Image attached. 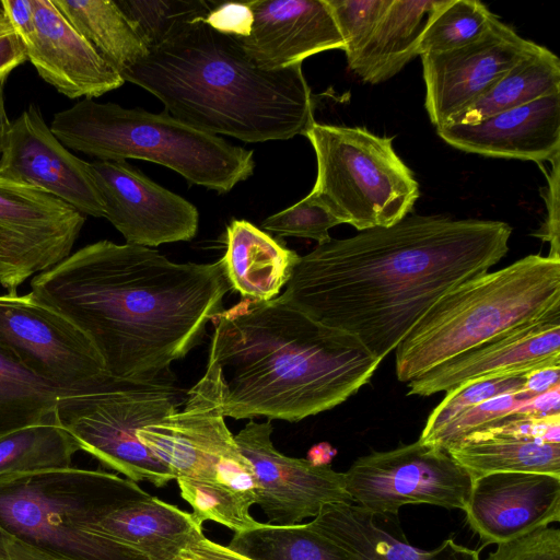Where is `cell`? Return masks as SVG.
<instances>
[{
  "label": "cell",
  "mask_w": 560,
  "mask_h": 560,
  "mask_svg": "<svg viewBox=\"0 0 560 560\" xmlns=\"http://www.w3.org/2000/svg\"><path fill=\"white\" fill-rule=\"evenodd\" d=\"M174 560H254L241 552L215 542L198 530Z\"/></svg>",
  "instance_id": "cell-43"
},
{
  "label": "cell",
  "mask_w": 560,
  "mask_h": 560,
  "mask_svg": "<svg viewBox=\"0 0 560 560\" xmlns=\"http://www.w3.org/2000/svg\"><path fill=\"white\" fill-rule=\"evenodd\" d=\"M85 215L46 191L0 176V285L8 293L66 259Z\"/></svg>",
  "instance_id": "cell-13"
},
{
  "label": "cell",
  "mask_w": 560,
  "mask_h": 560,
  "mask_svg": "<svg viewBox=\"0 0 560 560\" xmlns=\"http://www.w3.org/2000/svg\"><path fill=\"white\" fill-rule=\"evenodd\" d=\"M436 132L446 143L467 153L541 165L560 153V93L475 125L446 124L438 127Z\"/></svg>",
  "instance_id": "cell-22"
},
{
  "label": "cell",
  "mask_w": 560,
  "mask_h": 560,
  "mask_svg": "<svg viewBox=\"0 0 560 560\" xmlns=\"http://www.w3.org/2000/svg\"><path fill=\"white\" fill-rule=\"evenodd\" d=\"M560 93V59L538 47L447 124L475 125L498 113ZM446 125V124H445Z\"/></svg>",
  "instance_id": "cell-29"
},
{
  "label": "cell",
  "mask_w": 560,
  "mask_h": 560,
  "mask_svg": "<svg viewBox=\"0 0 560 560\" xmlns=\"http://www.w3.org/2000/svg\"><path fill=\"white\" fill-rule=\"evenodd\" d=\"M35 30L22 43L26 60L62 95L94 98L124 84L51 0H32Z\"/></svg>",
  "instance_id": "cell-20"
},
{
  "label": "cell",
  "mask_w": 560,
  "mask_h": 560,
  "mask_svg": "<svg viewBox=\"0 0 560 560\" xmlns=\"http://www.w3.org/2000/svg\"><path fill=\"white\" fill-rule=\"evenodd\" d=\"M180 407L138 429V440L175 479L211 482L256 500L253 468L225 423L219 365L210 355L203 376L188 390Z\"/></svg>",
  "instance_id": "cell-10"
},
{
  "label": "cell",
  "mask_w": 560,
  "mask_h": 560,
  "mask_svg": "<svg viewBox=\"0 0 560 560\" xmlns=\"http://www.w3.org/2000/svg\"><path fill=\"white\" fill-rule=\"evenodd\" d=\"M525 374L487 377L464 383L446 392L443 400L429 415L420 440L427 441L460 412L486 400L522 390Z\"/></svg>",
  "instance_id": "cell-36"
},
{
  "label": "cell",
  "mask_w": 560,
  "mask_h": 560,
  "mask_svg": "<svg viewBox=\"0 0 560 560\" xmlns=\"http://www.w3.org/2000/svg\"><path fill=\"white\" fill-rule=\"evenodd\" d=\"M95 51L121 74L148 54L114 0H51Z\"/></svg>",
  "instance_id": "cell-28"
},
{
  "label": "cell",
  "mask_w": 560,
  "mask_h": 560,
  "mask_svg": "<svg viewBox=\"0 0 560 560\" xmlns=\"http://www.w3.org/2000/svg\"><path fill=\"white\" fill-rule=\"evenodd\" d=\"M343 474L352 502L383 517L416 503L464 510L474 480L447 451L420 439L361 456Z\"/></svg>",
  "instance_id": "cell-12"
},
{
  "label": "cell",
  "mask_w": 560,
  "mask_h": 560,
  "mask_svg": "<svg viewBox=\"0 0 560 560\" xmlns=\"http://www.w3.org/2000/svg\"><path fill=\"white\" fill-rule=\"evenodd\" d=\"M50 130L68 149L100 161L144 160L189 184L229 192L254 172L253 151L194 128L167 112L155 114L83 98L55 114Z\"/></svg>",
  "instance_id": "cell-7"
},
{
  "label": "cell",
  "mask_w": 560,
  "mask_h": 560,
  "mask_svg": "<svg viewBox=\"0 0 560 560\" xmlns=\"http://www.w3.org/2000/svg\"><path fill=\"white\" fill-rule=\"evenodd\" d=\"M0 176L37 187L83 215L104 218V203L86 162L66 148L37 104L11 121Z\"/></svg>",
  "instance_id": "cell-17"
},
{
  "label": "cell",
  "mask_w": 560,
  "mask_h": 560,
  "mask_svg": "<svg viewBox=\"0 0 560 560\" xmlns=\"http://www.w3.org/2000/svg\"><path fill=\"white\" fill-rule=\"evenodd\" d=\"M19 38L11 26L8 18L0 7V47L9 44L10 42Z\"/></svg>",
  "instance_id": "cell-50"
},
{
  "label": "cell",
  "mask_w": 560,
  "mask_h": 560,
  "mask_svg": "<svg viewBox=\"0 0 560 560\" xmlns=\"http://www.w3.org/2000/svg\"><path fill=\"white\" fill-rule=\"evenodd\" d=\"M202 22L224 35L244 38L252 32L254 16L246 1L220 2Z\"/></svg>",
  "instance_id": "cell-42"
},
{
  "label": "cell",
  "mask_w": 560,
  "mask_h": 560,
  "mask_svg": "<svg viewBox=\"0 0 560 560\" xmlns=\"http://www.w3.org/2000/svg\"><path fill=\"white\" fill-rule=\"evenodd\" d=\"M514 413L544 419L560 416V385L536 395L520 407Z\"/></svg>",
  "instance_id": "cell-45"
},
{
  "label": "cell",
  "mask_w": 560,
  "mask_h": 560,
  "mask_svg": "<svg viewBox=\"0 0 560 560\" xmlns=\"http://www.w3.org/2000/svg\"><path fill=\"white\" fill-rule=\"evenodd\" d=\"M62 395L0 347V438L26 425L55 421L56 404Z\"/></svg>",
  "instance_id": "cell-32"
},
{
  "label": "cell",
  "mask_w": 560,
  "mask_h": 560,
  "mask_svg": "<svg viewBox=\"0 0 560 560\" xmlns=\"http://www.w3.org/2000/svg\"><path fill=\"white\" fill-rule=\"evenodd\" d=\"M304 136L317 161L311 194L341 223L360 232L390 226L411 212L419 184L394 150L393 138L316 121Z\"/></svg>",
  "instance_id": "cell-8"
},
{
  "label": "cell",
  "mask_w": 560,
  "mask_h": 560,
  "mask_svg": "<svg viewBox=\"0 0 560 560\" xmlns=\"http://www.w3.org/2000/svg\"><path fill=\"white\" fill-rule=\"evenodd\" d=\"M495 16L477 0H444L423 32L419 55L463 47L477 39Z\"/></svg>",
  "instance_id": "cell-34"
},
{
  "label": "cell",
  "mask_w": 560,
  "mask_h": 560,
  "mask_svg": "<svg viewBox=\"0 0 560 560\" xmlns=\"http://www.w3.org/2000/svg\"><path fill=\"white\" fill-rule=\"evenodd\" d=\"M560 305V259L525 256L442 295L395 349L398 381L432 368Z\"/></svg>",
  "instance_id": "cell-5"
},
{
  "label": "cell",
  "mask_w": 560,
  "mask_h": 560,
  "mask_svg": "<svg viewBox=\"0 0 560 560\" xmlns=\"http://www.w3.org/2000/svg\"><path fill=\"white\" fill-rule=\"evenodd\" d=\"M551 162V170L547 176V187L544 199L546 201L547 217L541 226L533 233L535 237L550 244L548 257L560 259V215H559V191H560V153L555 155Z\"/></svg>",
  "instance_id": "cell-41"
},
{
  "label": "cell",
  "mask_w": 560,
  "mask_h": 560,
  "mask_svg": "<svg viewBox=\"0 0 560 560\" xmlns=\"http://www.w3.org/2000/svg\"><path fill=\"white\" fill-rule=\"evenodd\" d=\"M32 292L79 327L117 380H167L202 339L232 287L223 261L168 260L150 247L98 241L35 276Z\"/></svg>",
  "instance_id": "cell-2"
},
{
  "label": "cell",
  "mask_w": 560,
  "mask_h": 560,
  "mask_svg": "<svg viewBox=\"0 0 560 560\" xmlns=\"http://www.w3.org/2000/svg\"><path fill=\"white\" fill-rule=\"evenodd\" d=\"M150 494L103 470L66 468L0 478V532L49 560H149L95 528Z\"/></svg>",
  "instance_id": "cell-6"
},
{
  "label": "cell",
  "mask_w": 560,
  "mask_h": 560,
  "mask_svg": "<svg viewBox=\"0 0 560 560\" xmlns=\"http://www.w3.org/2000/svg\"><path fill=\"white\" fill-rule=\"evenodd\" d=\"M341 222L311 192L261 222V228L279 236L312 238L318 244L328 242L329 230Z\"/></svg>",
  "instance_id": "cell-38"
},
{
  "label": "cell",
  "mask_w": 560,
  "mask_h": 560,
  "mask_svg": "<svg viewBox=\"0 0 560 560\" xmlns=\"http://www.w3.org/2000/svg\"><path fill=\"white\" fill-rule=\"evenodd\" d=\"M170 378H112L93 390L58 398L55 421L79 443L80 450L128 479L163 487L175 479L137 438L138 429L156 423L183 402Z\"/></svg>",
  "instance_id": "cell-9"
},
{
  "label": "cell",
  "mask_w": 560,
  "mask_h": 560,
  "mask_svg": "<svg viewBox=\"0 0 560 560\" xmlns=\"http://www.w3.org/2000/svg\"><path fill=\"white\" fill-rule=\"evenodd\" d=\"M359 505H325L307 525L340 546L350 560H480L479 552L447 538L432 549H418L394 537Z\"/></svg>",
  "instance_id": "cell-23"
},
{
  "label": "cell",
  "mask_w": 560,
  "mask_h": 560,
  "mask_svg": "<svg viewBox=\"0 0 560 560\" xmlns=\"http://www.w3.org/2000/svg\"><path fill=\"white\" fill-rule=\"evenodd\" d=\"M538 44L523 38L495 16L467 45L421 55L425 84L424 107L438 128L477 102Z\"/></svg>",
  "instance_id": "cell-15"
},
{
  "label": "cell",
  "mask_w": 560,
  "mask_h": 560,
  "mask_svg": "<svg viewBox=\"0 0 560 560\" xmlns=\"http://www.w3.org/2000/svg\"><path fill=\"white\" fill-rule=\"evenodd\" d=\"M221 258L232 290L243 299L269 301L290 280L300 255L246 220L226 226Z\"/></svg>",
  "instance_id": "cell-24"
},
{
  "label": "cell",
  "mask_w": 560,
  "mask_h": 560,
  "mask_svg": "<svg viewBox=\"0 0 560 560\" xmlns=\"http://www.w3.org/2000/svg\"><path fill=\"white\" fill-rule=\"evenodd\" d=\"M148 50L171 39L186 25L203 21L220 3L214 0H116Z\"/></svg>",
  "instance_id": "cell-33"
},
{
  "label": "cell",
  "mask_w": 560,
  "mask_h": 560,
  "mask_svg": "<svg viewBox=\"0 0 560 560\" xmlns=\"http://www.w3.org/2000/svg\"><path fill=\"white\" fill-rule=\"evenodd\" d=\"M95 528L149 560H174L202 525L191 513L149 495L110 512Z\"/></svg>",
  "instance_id": "cell-25"
},
{
  "label": "cell",
  "mask_w": 560,
  "mask_h": 560,
  "mask_svg": "<svg viewBox=\"0 0 560 560\" xmlns=\"http://www.w3.org/2000/svg\"><path fill=\"white\" fill-rule=\"evenodd\" d=\"M511 234L497 220L407 215L318 244L277 298L382 361L442 295L497 265Z\"/></svg>",
  "instance_id": "cell-1"
},
{
  "label": "cell",
  "mask_w": 560,
  "mask_h": 560,
  "mask_svg": "<svg viewBox=\"0 0 560 560\" xmlns=\"http://www.w3.org/2000/svg\"><path fill=\"white\" fill-rule=\"evenodd\" d=\"M341 34L348 66L357 58L392 0H326Z\"/></svg>",
  "instance_id": "cell-39"
},
{
  "label": "cell",
  "mask_w": 560,
  "mask_h": 560,
  "mask_svg": "<svg viewBox=\"0 0 560 560\" xmlns=\"http://www.w3.org/2000/svg\"><path fill=\"white\" fill-rule=\"evenodd\" d=\"M533 397L530 394L520 390L486 400L460 412L423 442L432 443L447 451L467 436L492 427Z\"/></svg>",
  "instance_id": "cell-37"
},
{
  "label": "cell",
  "mask_w": 560,
  "mask_h": 560,
  "mask_svg": "<svg viewBox=\"0 0 560 560\" xmlns=\"http://www.w3.org/2000/svg\"><path fill=\"white\" fill-rule=\"evenodd\" d=\"M182 498L192 509V516L202 525L213 521L235 534L255 529L261 525L249 513L256 500L231 488L188 478H176Z\"/></svg>",
  "instance_id": "cell-35"
},
{
  "label": "cell",
  "mask_w": 560,
  "mask_h": 560,
  "mask_svg": "<svg viewBox=\"0 0 560 560\" xmlns=\"http://www.w3.org/2000/svg\"><path fill=\"white\" fill-rule=\"evenodd\" d=\"M463 511L485 544L524 537L560 521V476L501 471L475 477Z\"/></svg>",
  "instance_id": "cell-19"
},
{
  "label": "cell",
  "mask_w": 560,
  "mask_h": 560,
  "mask_svg": "<svg viewBox=\"0 0 560 560\" xmlns=\"http://www.w3.org/2000/svg\"><path fill=\"white\" fill-rule=\"evenodd\" d=\"M335 454L336 451L329 444L322 443L310 450L307 460L314 465H329Z\"/></svg>",
  "instance_id": "cell-49"
},
{
  "label": "cell",
  "mask_w": 560,
  "mask_h": 560,
  "mask_svg": "<svg viewBox=\"0 0 560 560\" xmlns=\"http://www.w3.org/2000/svg\"><path fill=\"white\" fill-rule=\"evenodd\" d=\"M269 421L249 422L234 435L242 454L252 465L256 482V504L270 523L299 524L315 517L332 503L351 504L345 474L329 465H314L304 458L289 457L272 444Z\"/></svg>",
  "instance_id": "cell-14"
},
{
  "label": "cell",
  "mask_w": 560,
  "mask_h": 560,
  "mask_svg": "<svg viewBox=\"0 0 560 560\" xmlns=\"http://www.w3.org/2000/svg\"><path fill=\"white\" fill-rule=\"evenodd\" d=\"M471 476L501 471L560 476V444L480 431L447 450Z\"/></svg>",
  "instance_id": "cell-27"
},
{
  "label": "cell",
  "mask_w": 560,
  "mask_h": 560,
  "mask_svg": "<svg viewBox=\"0 0 560 560\" xmlns=\"http://www.w3.org/2000/svg\"><path fill=\"white\" fill-rule=\"evenodd\" d=\"M90 170L104 203V218L127 243L154 247L195 237L199 213L185 198L127 161L95 160Z\"/></svg>",
  "instance_id": "cell-16"
},
{
  "label": "cell",
  "mask_w": 560,
  "mask_h": 560,
  "mask_svg": "<svg viewBox=\"0 0 560 560\" xmlns=\"http://www.w3.org/2000/svg\"><path fill=\"white\" fill-rule=\"evenodd\" d=\"M0 347L66 395L96 389L113 378L86 335L33 292L0 294Z\"/></svg>",
  "instance_id": "cell-11"
},
{
  "label": "cell",
  "mask_w": 560,
  "mask_h": 560,
  "mask_svg": "<svg viewBox=\"0 0 560 560\" xmlns=\"http://www.w3.org/2000/svg\"><path fill=\"white\" fill-rule=\"evenodd\" d=\"M79 443L55 421L35 423L0 438V478L72 467Z\"/></svg>",
  "instance_id": "cell-30"
},
{
  "label": "cell",
  "mask_w": 560,
  "mask_h": 560,
  "mask_svg": "<svg viewBox=\"0 0 560 560\" xmlns=\"http://www.w3.org/2000/svg\"><path fill=\"white\" fill-rule=\"evenodd\" d=\"M254 16L247 37L235 38L264 69L302 65L307 57L345 48L326 0H247Z\"/></svg>",
  "instance_id": "cell-21"
},
{
  "label": "cell",
  "mask_w": 560,
  "mask_h": 560,
  "mask_svg": "<svg viewBox=\"0 0 560 560\" xmlns=\"http://www.w3.org/2000/svg\"><path fill=\"white\" fill-rule=\"evenodd\" d=\"M9 78V74L0 75V155L7 143L9 136L11 121L8 118L5 106H4V85Z\"/></svg>",
  "instance_id": "cell-48"
},
{
  "label": "cell",
  "mask_w": 560,
  "mask_h": 560,
  "mask_svg": "<svg viewBox=\"0 0 560 560\" xmlns=\"http://www.w3.org/2000/svg\"><path fill=\"white\" fill-rule=\"evenodd\" d=\"M444 0H392L366 44L348 66L363 82L377 84L419 56L425 27Z\"/></svg>",
  "instance_id": "cell-26"
},
{
  "label": "cell",
  "mask_w": 560,
  "mask_h": 560,
  "mask_svg": "<svg viewBox=\"0 0 560 560\" xmlns=\"http://www.w3.org/2000/svg\"><path fill=\"white\" fill-rule=\"evenodd\" d=\"M0 7L21 43H24L26 39H28L35 30L33 1L1 0Z\"/></svg>",
  "instance_id": "cell-44"
},
{
  "label": "cell",
  "mask_w": 560,
  "mask_h": 560,
  "mask_svg": "<svg viewBox=\"0 0 560 560\" xmlns=\"http://www.w3.org/2000/svg\"><path fill=\"white\" fill-rule=\"evenodd\" d=\"M560 385V365L545 366L525 374L523 392L536 396Z\"/></svg>",
  "instance_id": "cell-46"
},
{
  "label": "cell",
  "mask_w": 560,
  "mask_h": 560,
  "mask_svg": "<svg viewBox=\"0 0 560 560\" xmlns=\"http://www.w3.org/2000/svg\"><path fill=\"white\" fill-rule=\"evenodd\" d=\"M121 78L156 96L176 119L244 142L304 136L315 121L301 63L260 68L234 37L202 21L150 49Z\"/></svg>",
  "instance_id": "cell-4"
},
{
  "label": "cell",
  "mask_w": 560,
  "mask_h": 560,
  "mask_svg": "<svg viewBox=\"0 0 560 560\" xmlns=\"http://www.w3.org/2000/svg\"><path fill=\"white\" fill-rule=\"evenodd\" d=\"M254 560H350L336 542L306 524H264L235 534L228 545Z\"/></svg>",
  "instance_id": "cell-31"
},
{
  "label": "cell",
  "mask_w": 560,
  "mask_h": 560,
  "mask_svg": "<svg viewBox=\"0 0 560 560\" xmlns=\"http://www.w3.org/2000/svg\"><path fill=\"white\" fill-rule=\"evenodd\" d=\"M211 322L225 418L300 421L353 396L382 362L278 298L242 299Z\"/></svg>",
  "instance_id": "cell-3"
},
{
  "label": "cell",
  "mask_w": 560,
  "mask_h": 560,
  "mask_svg": "<svg viewBox=\"0 0 560 560\" xmlns=\"http://www.w3.org/2000/svg\"><path fill=\"white\" fill-rule=\"evenodd\" d=\"M560 365V305L457 354L407 383V395L430 396L487 377Z\"/></svg>",
  "instance_id": "cell-18"
},
{
  "label": "cell",
  "mask_w": 560,
  "mask_h": 560,
  "mask_svg": "<svg viewBox=\"0 0 560 560\" xmlns=\"http://www.w3.org/2000/svg\"><path fill=\"white\" fill-rule=\"evenodd\" d=\"M487 560H560V530L547 526L497 545Z\"/></svg>",
  "instance_id": "cell-40"
},
{
  "label": "cell",
  "mask_w": 560,
  "mask_h": 560,
  "mask_svg": "<svg viewBox=\"0 0 560 560\" xmlns=\"http://www.w3.org/2000/svg\"><path fill=\"white\" fill-rule=\"evenodd\" d=\"M0 560H49L0 532Z\"/></svg>",
  "instance_id": "cell-47"
}]
</instances>
